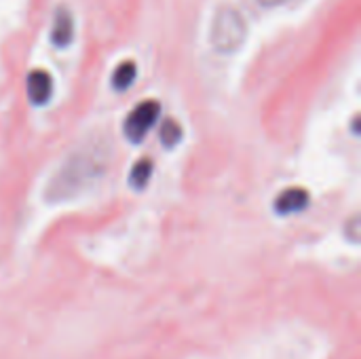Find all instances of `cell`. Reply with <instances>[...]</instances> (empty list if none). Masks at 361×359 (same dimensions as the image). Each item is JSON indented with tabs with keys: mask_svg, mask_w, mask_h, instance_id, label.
I'll list each match as a JSON object with an SVG mask.
<instances>
[{
	"mask_svg": "<svg viewBox=\"0 0 361 359\" xmlns=\"http://www.w3.org/2000/svg\"><path fill=\"white\" fill-rule=\"evenodd\" d=\"M51 40L55 47L66 49L74 40V19L66 6H59L53 17V28H51Z\"/></svg>",
	"mask_w": 361,
	"mask_h": 359,
	"instance_id": "obj_6",
	"label": "cell"
},
{
	"mask_svg": "<svg viewBox=\"0 0 361 359\" xmlns=\"http://www.w3.org/2000/svg\"><path fill=\"white\" fill-rule=\"evenodd\" d=\"M53 95V78L47 70H32L27 74V97L34 106H44Z\"/></svg>",
	"mask_w": 361,
	"mask_h": 359,
	"instance_id": "obj_5",
	"label": "cell"
},
{
	"mask_svg": "<svg viewBox=\"0 0 361 359\" xmlns=\"http://www.w3.org/2000/svg\"><path fill=\"white\" fill-rule=\"evenodd\" d=\"M309 203H311L309 190H305L302 186H292V188H286L283 193H279L273 207L279 216H290V214L305 212L309 207Z\"/></svg>",
	"mask_w": 361,
	"mask_h": 359,
	"instance_id": "obj_4",
	"label": "cell"
},
{
	"mask_svg": "<svg viewBox=\"0 0 361 359\" xmlns=\"http://www.w3.org/2000/svg\"><path fill=\"white\" fill-rule=\"evenodd\" d=\"M152 169H154V165H152L150 159H140V161L131 167L129 184H131L135 190L146 188V184H148V180H150V176H152Z\"/></svg>",
	"mask_w": 361,
	"mask_h": 359,
	"instance_id": "obj_8",
	"label": "cell"
},
{
	"mask_svg": "<svg viewBox=\"0 0 361 359\" xmlns=\"http://www.w3.org/2000/svg\"><path fill=\"white\" fill-rule=\"evenodd\" d=\"M347 233H349V239H351L353 243H357V241H360V218H357V216H353V218L349 220V224H347Z\"/></svg>",
	"mask_w": 361,
	"mask_h": 359,
	"instance_id": "obj_10",
	"label": "cell"
},
{
	"mask_svg": "<svg viewBox=\"0 0 361 359\" xmlns=\"http://www.w3.org/2000/svg\"><path fill=\"white\" fill-rule=\"evenodd\" d=\"M135 76H137L135 63H133V61H123V63L116 66V70H114V74H112V87H114L116 91H125V89H129V87L133 85Z\"/></svg>",
	"mask_w": 361,
	"mask_h": 359,
	"instance_id": "obj_7",
	"label": "cell"
},
{
	"mask_svg": "<svg viewBox=\"0 0 361 359\" xmlns=\"http://www.w3.org/2000/svg\"><path fill=\"white\" fill-rule=\"evenodd\" d=\"M159 114H161V104L157 99H146V102L137 104L125 118L123 133L127 135L129 142L140 144L148 135V131L154 127V123L159 121Z\"/></svg>",
	"mask_w": 361,
	"mask_h": 359,
	"instance_id": "obj_3",
	"label": "cell"
},
{
	"mask_svg": "<svg viewBox=\"0 0 361 359\" xmlns=\"http://www.w3.org/2000/svg\"><path fill=\"white\" fill-rule=\"evenodd\" d=\"M262 6H279V4H283V2H288V0H258Z\"/></svg>",
	"mask_w": 361,
	"mask_h": 359,
	"instance_id": "obj_11",
	"label": "cell"
},
{
	"mask_svg": "<svg viewBox=\"0 0 361 359\" xmlns=\"http://www.w3.org/2000/svg\"><path fill=\"white\" fill-rule=\"evenodd\" d=\"M247 36L245 17L235 6H220L209 28V44L218 53H235Z\"/></svg>",
	"mask_w": 361,
	"mask_h": 359,
	"instance_id": "obj_2",
	"label": "cell"
},
{
	"mask_svg": "<svg viewBox=\"0 0 361 359\" xmlns=\"http://www.w3.org/2000/svg\"><path fill=\"white\" fill-rule=\"evenodd\" d=\"M159 138H161V142H163L165 148H176L182 142V127H180V123L173 121V118H165L161 123Z\"/></svg>",
	"mask_w": 361,
	"mask_h": 359,
	"instance_id": "obj_9",
	"label": "cell"
},
{
	"mask_svg": "<svg viewBox=\"0 0 361 359\" xmlns=\"http://www.w3.org/2000/svg\"><path fill=\"white\" fill-rule=\"evenodd\" d=\"M104 174V159L93 152H76L49 182L47 197L53 201H66L91 186Z\"/></svg>",
	"mask_w": 361,
	"mask_h": 359,
	"instance_id": "obj_1",
	"label": "cell"
}]
</instances>
